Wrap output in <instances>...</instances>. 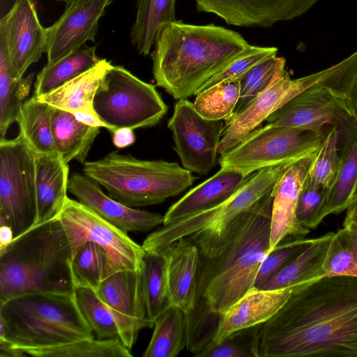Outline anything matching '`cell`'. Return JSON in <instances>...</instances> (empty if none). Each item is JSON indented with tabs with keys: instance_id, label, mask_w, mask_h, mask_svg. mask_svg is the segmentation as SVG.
I'll use <instances>...</instances> for the list:
<instances>
[{
	"instance_id": "6da1fadb",
	"label": "cell",
	"mask_w": 357,
	"mask_h": 357,
	"mask_svg": "<svg viewBox=\"0 0 357 357\" xmlns=\"http://www.w3.org/2000/svg\"><path fill=\"white\" fill-rule=\"evenodd\" d=\"M357 357V277L298 285L262 324L259 357Z\"/></svg>"
},
{
	"instance_id": "7a4b0ae2",
	"label": "cell",
	"mask_w": 357,
	"mask_h": 357,
	"mask_svg": "<svg viewBox=\"0 0 357 357\" xmlns=\"http://www.w3.org/2000/svg\"><path fill=\"white\" fill-rule=\"evenodd\" d=\"M272 191L200 252L198 297L213 312H224L255 287L258 270L270 249Z\"/></svg>"
},
{
	"instance_id": "3957f363",
	"label": "cell",
	"mask_w": 357,
	"mask_h": 357,
	"mask_svg": "<svg viewBox=\"0 0 357 357\" xmlns=\"http://www.w3.org/2000/svg\"><path fill=\"white\" fill-rule=\"evenodd\" d=\"M250 46L239 33L213 24H164L151 53L156 84L176 100L196 96Z\"/></svg>"
},
{
	"instance_id": "277c9868",
	"label": "cell",
	"mask_w": 357,
	"mask_h": 357,
	"mask_svg": "<svg viewBox=\"0 0 357 357\" xmlns=\"http://www.w3.org/2000/svg\"><path fill=\"white\" fill-rule=\"evenodd\" d=\"M72 250L61 222L33 226L0 250V304L31 294L75 290Z\"/></svg>"
},
{
	"instance_id": "5b68a950",
	"label": "cell",
	"mask_w": 357,
	"mask_h": 357,
	"mask_svg": "<svg viewBox=\"0 0 357 357\" xmlns=\"http://www.w3.org/2000/svg\"><path fill=\"white\" fill-rule=\"evenodd\" d=\"M94 338L75 290L26 294L0 304V343L11 348H46Z\"/></svg>"
},
{
	"instance_id": "8992f818",
	"label": "cell",
	"mask_w": 357,
	"mask_h": 357,
	"mask_svg": "<svg viewBox=\"0 0 357 357\" xmlns=\"http://www.w3.org/2000/svg\"><path fill=\"white\" fill-rule=\"evenodd\" d=\"M82 172L104 187L110 197L132 208L160 204L180 195L197 179L176 162L140 160L116 151L85 162Z\"/></svg>"
},
{
	"instance_id": "52a82bcc",
	"label": "cell",
	"mask_w": 357,
	"mask_h": 357,
	"mask_svg": "<svg viewBox=\"0 0 357 357\" xmlns=\"http://www.w3.org/2000/svg\"><path fill=\"white\" fill-rule=\"evenodd\" d=\"M296 162H287L255 172L234 194L221 204L162 225L144 239L142 245L143 249L163 252L174 241L188 237L199 252L202 251L217 240L234 220L271 192L282 175Z\"/></svg>"
},
{
	"instance_id": "ba28073f",
	"label": "cell",
	"mask_w": 357,
	"mask_h": 357,
	"mask_svg": "<svg viewBox=\"0 0 357 357\" xmlns=\"http://www.w3.org/2000/svg\"><path fill=\"white\" fill-rule=\"evenodd\" d=\"M93 108L112 133L157 125L168 106L154 85L145 82L123 66H112L101 80Z\"/></svg>"
},
{
	"instance_id": "9c48e42d",
	"label": "cell",
	"mask_w": 357,
	"mask_h": 357,
	"mask_svg": "<svg viewBox=\"0 0 357 357\" xmlns=\"http://www.w3.org/2000/svg\"><path fill=\"white\" fill-rule=\"evenodd\" d=\"M324 135L301 128L267 123L220 154L218 162L222 168L250 176L264 168L310 155L318 151Z\"/></svg>"
},
{
	"instance_id": "30bf717a",
	"label": "cell",
	"mask_w": 357,
	"mask_h": 357,
	"mask_svg": "<svg viewBox=\"0 0 357 357\" xmlns=\"http://www.w3.org/2000/svg\"><path fill=\"white\" fill-rule=\"evenodd\" d=\"M36 153L19 135L0 140V220L14 238L32 228L37 217Z\"/></svg>"
},
{
	"instance_id": "8fae6325",
	"label": "cell",
	"mask_w": 357,
	"mask_h": 357,
	"mask_svg": "<svg viewBox=\"0 0 357 357\" xmlns=\"http://www.w3.org/2000/svg\"><path fill=\"white\" fill-rule=\"evenodd\" d=\"M56 218L65 229L73 257L84 243L92 241L107 255L106 278L119 271L139 270L144 254L142 246L79 201L68 197Z\"/></svg>"
},
{
	"instance_id": "7c38bea8",
	"label": "cell",
	"mask_w": 357,
	"mask_h": 357,
	"mask_svg": "<svg viewBox=\"0 0 357 357\" xmlns=\"http://www.w3.org/2000/svg\"><path fill=\"white\" fill-rule=\"evenodd\" d=\"M266 122L307 129L320 135L336 126L342 142L340 151L357 137V119L351 102L326 87L303 91L269 116Z\"/></svg>"
},
{
	"instance_id": "4fadbf2b",
	"label": "cell",
	"mask_w": 357,
	"mask_h": 357,
	"mask_svg": "<svg viewBox=\"0 0 357 357\" xmlns=\"http://www.w3.org/2000/svg\"><path fill=\"white\" fill-rule=\"evenodd\" d=\"M224 126L223 120L202 116L188 98L176 101L167 127L183 167L204 175L215 167Z\"/></svg>"
},
{
	"instance_id": "5bb4252c",
	"label": "cell",
	"mask_w": 357,
	"mask_h": 357,
	"mask_svg": "<svg viewBox=\"0 0 357 357\" xmlns=\"http://www.w3.org/2000/svg\"><path fill=\"white\" fill-rule=\"evenodd\" d=\"M285 64V59L279 56L275 74L268 86L246 109L238 114H231L224 121L218 154L236 146L291 99L308 89L320 85V80L315 73L291 79Z\"/></svg>"
},
{
	"instance_id": "9a60e30c",
	"label": "cell",
	"mask_w": 357,
	"mask_h": 357,
	"mask_svg": "<svg viewBox=\"0 0 357 357\" xmlns=\"http://www.w3.org/2000/svg\"><path fill=\"white\" fill-rule=\"evenodd\" d=\"M96 292L112 314L119 337L131 349L139 331L149 328L139 271H116L105 278Z\"/></svg>"
},
{
	"instance_id": "2e32d148",
	"label": "cell",
	"mask_w": 357,
	"mask_h": 357,
	"mask_svg": "<svg viewBox=\"0 0 357 357\" xmlns=\"http://www.w3.org/2000/svg\"><path fill=\"white\" fill-rule=\"evenodd\" d=\"M111 0H66L59 19L47 28V65L94 42L98 21Z\"/></svg>"
},
{
	"instance_id": "e0dca14e",
	"label": "cell",
	"mask_w": 357,
	"mask_h": 357,
	"mask_svg": "<svg viewBox=\"0 0 357 357\" xmlns=\"http://www.w3.org/2000/svg\"><path fill=\"white\" fill-rule=\"evenodd\" d=\"M319 0H195L200 12L213 13L229 25L271 27L308 11Z\"/></svg>"
},
{
	"instance_id": "ac0fdd59",
	"label": "cell",
	"mask_w": 357,
	"mask_h": 357,
	"mask_svg": "<svg viewBox=\"0 0 357 357\" xmlns=\"http://www.w3.org/2000/svg\"><path fill=\"white\" fill-rule=\"evenodd\" d=\"M13 71L19 79L47 48V28L40 24L32 0H15L0 20Z\"/></svg>"
},
{
	"instance_id": "d6986e66",
	"label": "cell",
	"mask_w": 357,
	"mask_h": 357,
	"mask_svg": "<svg viewBox=\"0 0 357 357\" xmlns=\"http://www.w3.org/2000/svg\"><path fill=\"white\" fill-rule=\"evenodd\" d=\"M68 191L81 204L126 233L148 231L163 224L162 215L123 204L106 195L97 182L84 174L71 175Z\"/></svg>"
},
{
	"instance_id": "ffe728a7",
	"label": "cell",
	"mask_w": 357,
	"mask_h": 357,
	"mask_svg": "<svg viewBox=\"0 0 357 357\" xmlns=\"http://www.w3.org/2000/svg\"><path fill=\"white\" fill-rule=\"evenodd\" d=\"M317 151L292 164L273 188L269 252L283 241L303 238L296 225V209Z\"/></svg>"
},
{
	"instance_id": "44dd1931",
	"label": "cell",
	"mask_w": 357,
	"mask_h": 357,
	"mask_svg": "<svg viewBox=\"0 0 357 357\" xmlns=\"http://www.w3.org/2000/svg\"><path fill=\"white\" fill-rule=\"evenodd\" d=\"M297 286L276 289L255 287L250 289L221 313L215 345L236 331L266 322L284 305Z\"/></svg>"
},
{
	"instance_id": "7402d4cb",
	"label": "cell",
	"mask_w": 357,
	"mask_h": 357,
	"mask_svg": "<svg viewBox=\"0 0 357 357\" xmlns=\"http://www.w3.org/2000/svg\"><path fill=\"white\" fill-rule=\"evenodd\" d=\"M164 251L167 258L170 305L187 313L194 307L198 297L199 250L192 241L185 237L174 241Z\"/></svg>"
},
{
	"instance_id": "603a6c76",
	"label": "cell",
	"mask_w": 357,
	"mask_h": 357,
	"mask_svg": "<svg viewBox=\"0 0 357 357\" xmlns=\"http://www.w3.org/2000/svg\"><path fill=\"white\" fill-rule=\"evenodd\" d=\"M251 175L245 176L221 167L215 174L189 190L172 204L163 215L162 225L221 204L234 194Z\"/></svg>"
},
{
	"instance_id": "cb8c5ba5",
	"label": "cell",
	"mask_w": 357,
	"mask_h": 357,
	"mask_svg": "<svg viewBox=\"0 0 357 357\" xmlns=\"http://www.w3.org/2000/svg\"><path fill=\"white\" fill-rule=\"evenodd\" d=\"M69 166L57 153L36 154L37 217L35 225L54 219L68 190Z\"/></svg>"
},
{
	"instance_id": "d4e9b609",
	"label": "cell",
	"mask_w": 357,
	"mask_h": 357,
	"mask_svg": "<svg viewBox=\"0 0 357 357\" xmlns=\"http://www.w3.org/2000/svg\"><path fill=\"white\" fill-rule=\"evenodd\" d=\"M51 126L56 153L67 164L73 160L84 163L100 127L86 125L70 112L54 108Z\"/></svg>"
},
{
	"instance_id": "484cf974",
	"label": "cell",
	"mask_w": 357,
	"mask_h": 357,
	"mask_svg": "<svg viewBox=\"0 0 357 357\" xmlns=\"http://www.w3.org/2000/svg\"><path fill=\"white\" fill-rule=\"evenodd\" d=\"M112 66L110 61L100 59L92 68L38 98L54 108L71 113L93 109V100L98 86Z\"/></svg>"
},
{
	"instance_id": "4316f807",
	"label": "cell",
	"mask_w": 357,
	"mask_h": 357,
	"mask_svg": "<svg viewBox=\"0 0 357 357\" xmlns=\"http://www.w3.org/2000/svg\"><path fill=\"white\" fill-rule=\"evenodd\" d=\"M333 232L314 238L312 243L261 289L292 287L324 277V263Z\"/></svg>"
},
{
	"instance_id": "83f0119b",
	"label": "cell",
	"mask_w": 357,
	"mask_h": 357,
	"mask_svg": "<svg viewBox=\"0 0 357 357\" xmlns=\"http://www.w3.org/2000/svg\"><path fill=\"white\" fill-rule=\"evenodd\" d=\"M33 73L20 79L13 71L7 40L0 29V135H5L9 127L16 122L24 99L28 96Z\"/></svg>"
},
{
	"instance_id": "f1b7e54d",
	"label": "cell",
	"mask_w": 357,
	"mask_h": 357,
	"mask_svg": "<svg viewBox=\"0 0 357 357\" xmlns=\"http://www.w3.org/2000/svg\"><path fill=\"white\" fill-rule=\"evenodd\" d=\"M149 328L168 308L167 258L165 251H144L139 268Z\"/></svg>"
},
{
	"instance_id": "f546056e",
	"label": "cell",
	"mask_w": 357,
	"mask_h": 357,
	"mask_svg": "<svg viewBox=\"0 0 357 357\" xmlns=\"http://www.w3.org/2000/svg\"><path fill=\"white\" fill-rule=\"evenodd\" d=\"M53 109L33 95L24 102L17 116L19 135L36 154L56 153L51 126Z\"/></svg>"
},
{
	"instance_id": "4dcf8cb0",
	"label": "cell",
	"mask_w": 357,
	"mask_h": 357,
	"mask_svg": "<svg viewBox=\"0 0 357 357\" xmlns=\"http://www.w3.org/2000/svg\"><path fill=\"white\" fill-rule=\"evenodd\" d=\"M176 21V0H137L135 21L130 40L141 54L148 55L160 27Z\"/></svg>"
},
{
	"instance_id": "1f68e13d",
	"label": "cell",
	"mask_w": 357,
	"mask_h": 357,
	"mask_svg": "<svg viewBox=\"0 0 357 357\" xmlns=\"http://www.w3.org/2000/svg\"><path fill=\"white\" fill-rule=\"evenodd\" d=\"M95 46L84 45L54 63L46 64L37 75L34 94L45 95L96 66L100 61Z\"/></svg>"
},
{
	"instance_id": "d6a6232c",
	"label": "cell",
	"mask_w": 357,
	"mask_h": 357,
	"mask_svg": "<svg viewBox=\"0 0 357 357\" xmlns=\"http://www.w3.org/2000/svg\"><path fill=\"white\" fill-rule=\"evenodd\" d=\"M143 357H176L186 347L185 312L170 306L155 321Z\"/></svg>"
},
{
	"instance_id": "836d02e7",
	"label": "cell",
	"mask_w": 357,
	"mask_h": 357,
	"mask_svg": "<svg viewBox=\"0 0 357 357\" xmlns=\"http://www.w3.org/2000/svg\"><path fill=\"white\" fill-rule=\"evenodd\" d=\"M340 153V167L333 184L326 191L324 217L346 210L357 192V138L344 146Z\"/></svg>"
},
{
	"instance_id": "e575fe53",
	"label": "cell",
	"mask_w": 357,
	"mask_h": 357,
	"mask_svg": "<svg viewBox=\"0 0 357 357\" xmlns=\"http://www.w3.org/2000/svg\"><path fill=\"white\" fill-rule=\"evenodd\" d=\"M35 357H132L120 338L89 339L55 347L18 349Z\"/></svg>"
},
{
	"instance_id": "d590c367",
	"label": "cell",
	"mask_w": 357,
	"mask_h": 357,
	"mask_svg": "<svg viewBox=\"0 0 357 357\" xmlns=\"http://www.w3.org/2000/svg\"><path fill=\"white\" fill-rule=\"evenodd\" d=\"M220 317L221 313L212 311L200 297L194 307L185 313V349L194 356L202 357L215 346Z\"/></svg>"
},
{
	"instance_id": "8d00e7d4",
	"label": "cell",
	"mask_w": 357,
	"mask_h": 357,
	"mask_svg": "<svg viewBox=\"0 0 357 357\" xmlns=\"http://www.w3.org/2000/svg\"><path fill=\"white\" fill-rule=\"evenodd\" d=\"M324 277H357V223L343 224L329 243L324 263Z\"/></svg>"
},
{
	"instance_id": "74e56055",
	"label": "cell",
	"mask_w": 357,
	"mask_h": 357,
	"mask_svg": "<svg viewBox=\"0 0 357 357\" xmlns=\"http://www.w3.org/2000/svg\"><path fill=\"white\" fill-rule=\"evenodd\" d=\"M107 255L99 245L84 243L72 259V273L75 288L84 287L96 291L106 278Z\"/></svg>"
},
{
	"instance_id": "f35d334b",
	"label": "cell",
	"mask_w": 357,
	"mask_h": 357,
	"mask_svg": "<svg viewBox=\"0 0 357 357\" xmlns=\"http://www.w3.org/2000/svg\"><path fill=\"white\" fill-rule=\"evenodd\" d=\"M239 97V80H228L198 93L193 103L204 118L225 121L234 113Z\"/></svg>"
},
{
	"instance_id": "ab89813d",
	"label": "cell",
	"mask_w": 357,
	"mask_h": 357,
	"mask_svg": "<svg viewBox=\"0 0 357 357\" xmlns=\"http://www.w3.org/2000/svg\"><path fill=\"white\" fill-rule=\"evenodd\" d=\"M339 144V130L333 126L325 132L307 175L309 180L326 189L333 184L341 165Z\"/></svg>"
},
{
	"instance_id": "60d3db41",
	"label": "cell",
	"mask_w": 357,
	"mask_h": 357,
	"mask_svg": "<svg viewBox=\"0 0 357 357\" xmlns=\"http://www.w3.org/2000/svg\"><path fill=\"white\" fill-rule=\"evenodd\" d=\"M75 296L79 310L97 339L119 337L112 314L93 289L75 288Z\"/></svg>"
},
{
	"instance_id": "b9f144b4",
	"label": "cell",
	"mask_w": 357,
	"mask_h": 357,
	"mask_svg": "<svg viewBox=\"0 0 357 357\" xmlns=\"http://www.w3.org/2000/svg\"><path fill=\"white\" fill-rule=\"evenodd\" d=\"M327 189L311 181L307 176L301 192L296 209V225L303 238L325 218Z\"/></svg>"
},
{
	"instance_id": "7bdbcfd3",
	"label": "cell",
	"mask_w": 357,
	"mask_h": 357,
	"mask_svg": "<svg viewBox=\"0 0 357 357\" xmlns=\"http://www.w3.org/2000/svg\"><path fill=\"white\" fill-rule=\"evenodd\" d=\"M279 56L261 61L249 70L240 79V97L232 114L246 109L270 84L277 68Z\"/></svg>"
},
{
	"instance_id": "ee69618b",
	"label": "cell",
	"mask_w": 357,
	"mask_h": 357,
	"mask_svg": "<svg viewBox=\"0 0 357 357\" xmlns=\"http://www.w3.org/2000/svg\"><path fill=\"white\" fill-rule=\"evenodd\" d=\"M313 240L296 238L278 245L262 261L256 276L255 287L261 289L268 280L304 251Z\"/></svg>"
},
{
	"instance_id": "f6af8a7d",
	"label": "cell",
	"mask_w": 357,
	"mask_h": 357,
	"mask_svg": "<svg viewBox=\"0 0 357 357\" xmlns=\"http://www.w3.org/2000/svg\"><path fill=\"white\" fill-rule=\"evenodd\" d=\"M261 325L231 333L202 357H259Z\"/></svg>"
},
{
	"instance_id": "bcb514c9",
	"label": "cell",
	"mask_w": 357,
	"mask_h": 357,
	"mask_svg": "<svg viewBox=\"0 0 357 357\" xmlns=\"http://www.w3.org/2000/svg\"><path fill=\"white\" fill-rule=\"evenodd\" d=\"M278 48L251 45L223 70L209 79L200 89L199 92L216 84L228 80H239L249 70L261 61L275 56Z\"/></svg>"
},
{
	"instance_id": "7dc6e473",
	"label": "cell",
	"mask_w": 357,
	"mask_h": 357,
	"mask_svg": "<svg viewBox=\"0 0 357 357\" xmlns=\"http://www.w3.org/2000/svg\"><path fill=\"white\" fill-rule=\"evenodd\" d=\"M112 134L113 144L119 149L126 148L135 142V135L132 129L122 128L117 129Z\"/></svg>"
},
{
	"instance_id": "c3c4849f",
	"label": "cell",
	"mask_w": 357,
	"mask_h": 357,
	"mask_svg": "<svg viewBox=\"0 0 357 357\" xmlns=\"http://www.w3.org/2000/svg\"><path fill=\"white\" fill-rule=\"evenodd\" d=\"M73 114L77 120L86 125L107 128V126L101 121L93 108L77 110Z\"/></svg>"
},
{
	"instance_id": "681fc988",
	"label": "cell",
	"mask_w": 357,
	"mask_h": 357,
	"mask_svg": "<svg viewBox=\"0 0 357 357\" xmlns=\"http://www.w3.org/2000/svg\"><path fill=\"white\" fill-rule=\"evenodd\" d=\"M13 239L14 234L11 227L0 220V250L5 248Z\"/></svg>"
},
{
	"instance_id": "f907efd6",
	"label": "cell",
	"mask_w": 357,
	"mask_h": 357,
	"mask_svg": "<svg viewBox=\"0 0 357 357\" xmlns=\"http://www.w3.org/2000/svg\"><path fill=\"white\" fill-rule=\"evenodd\" d=\"M346 216L343 224L355 222L357 223V192L349 201L346 208Z\"/></svg>"
},
{
	"instance_id": "816d5d0a",
	"label": "cell",
	"mask_w": 357,
	"mask_h": 357,
	"mask_svg": "<svg viewBox=\"0 0 357 357\" xmlns=\"http://www.w3.org/2000/svg\"><path fill=\"white\" fill-rule=\"evenodd\" d=\"M353 108H354V112L355 117L357 119V94H356V98L353 102Z\"/></svg>"
},
{
	"instance_id": "f5cc1de1",
	"label": "cell",
	"mask_w": 357,
	"mask_h": 357,
	"mask_svg": "<svg viewBox=\"0 0 357 357\" xmlns=\"http://www.w3.org/2000/svg\"><path fill=\"white\" fill-rule=\"evenodd\" d=\"M57 1H66V0H57Z\"/></svg>"
}]
</instances>
